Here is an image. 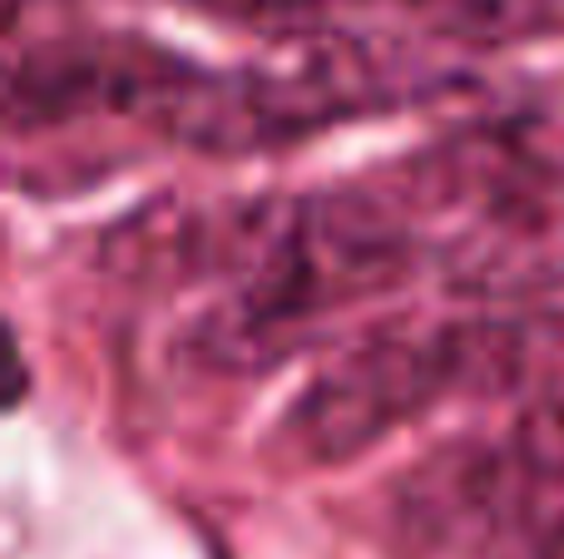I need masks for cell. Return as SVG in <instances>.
<instances>
[{
	"instance_id": "cell-5",
	"label": "cell",
	"mask_w": 564,
	"mask_h": 559,
	"mask_svg": "<svg viewBox=\"0 0 564 559\" xmlns=\"http://www.w3.org/2000/svg\"><path fill=\"white\" fill-rule=\"evenodd\" d=\"M184 69V55H169L144 40H50L10 65L6 119L15 134L79 119L154 124Z\"/></svg>"
},
{
	"instance_id": "cell-1",
	"label": "cell",
	"mask_w": 564,
	"mask_h": 559,
	"mask_svg": "<svg viewBox=\"0 0 564 559\" xmlns=\"http://www.w3.org/2000/svg\"><path fill=\"white\" fill-rule=\"evenodd\" d=\"M416 253L421 228L397 194L337 188L282 198L263 248L198 313L194 357L228 376L268 372L341 313L401 287Z\"/></svg>"
},
{
	"instance_id": "cell-2",
	"label": "cell",
	"mask_w": 564,
	"mask_h": 559,
	"mask_svg": "<svg viewBox=\"0 0 564 559\" xmlns=\"http://www.w3.org/2000/svg\"><path fill=\"white\" fill-rule=\"evenodd\" d=\"M550 337L555 317H470L371 332L292 396L273 446L292 465H341L451 396L530 392L545 376Z\"/></svg>"
},
{
	"instance_id": "cell-7",
	"label": "cell",
	"mask_w": 564,
	"mask_h": 559,
	"mask_svg": "<svg viewBox=\"0 0 564 559\" xmlns=\"http://www.w3.org/2000/svg\"><path fill=\"white\" fill-rule=\"evenodd\" d=\"M535 559H564V511L545 525V530H540V540H535Z\"/></svg>"
},
{
	"instance_id": "cell-4",
	"label": "cell",
	"mask_w": 564,
	"mask_h": 559,
	"mask_svg": "<svg viewBox=\"0 0 564 559\" xmlns=\"http://www.w3.org/2000/svg\"><path fill=\"white\" fill-rule=\"evenodd\" d=\"M460 69L387 35H302L238 69L188 65L154 129L204 154H263L332 124L421 105Z\"/></svg>"
},
{
	"instance_id": "cell-6",
	"label": "cell",
	"mask_w": 564,
	"mask_h": 559,
	"mask_svg": "<svg viewBox=\"0 0 564 559\" xmlns=\"http://www.w3.org/2000/svg\"><path fill=\"white\" fill-rule=\"evenodd\" d=\"M208 15L248 30H273L282 40L302 35H387L426 40L436 0H194Z\"/></svg>"
},
{
	"instance_id": "cell-3",
	"label": "cell",
	"mask_w": 564,
	"mask_h": 559,
	"mask_svg": "<svg viewBox=\"0 0 564 559\" xmlns=\"http://www.w3.org/2000/svg\"><path fill=\"white\" fill-rule=\"evenodd\" d=\"M391 194L436 218V267L470 303L564 293V144L530 124L476 129L401 168Z\"/></svg>"
}]
</instances>
